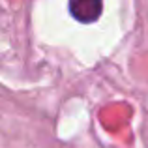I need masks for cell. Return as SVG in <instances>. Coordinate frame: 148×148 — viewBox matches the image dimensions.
Returning a JSON list of instances; mask_svg holds the SVG:
<instances>
[{"label":"cell","mask_w":148,"mask_h":148,"mask_svg":"<svg viewBox=\"0 0 148 148\" xmlns=\"http://www.w3.org/2000/svg\"><path fill=\"white\" fill-rule=\"evenodd\" d=\"M68 11L77 23L92 25L103 13V0H69Z\"/></svg>","instance_id":"6da1fadb"}]
</instances>
